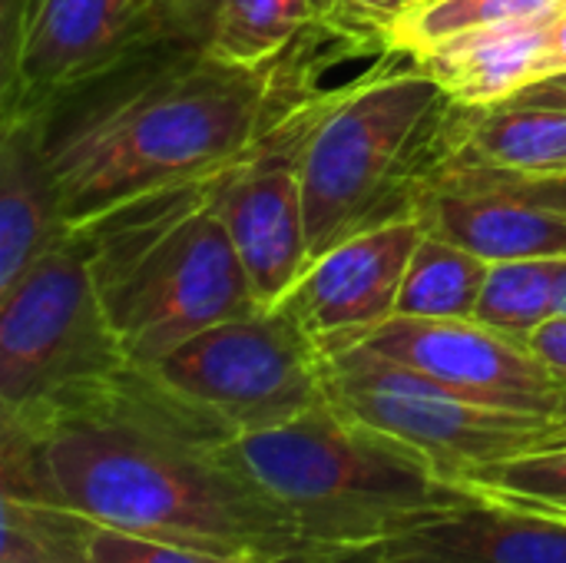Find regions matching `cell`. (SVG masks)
<instances>
[{
    "label": "cell",
    "instance_id": "obj_36",
    "mask_svg": "<svg viewBox=\"0 0 566 563\" xmlns=\"http://www.w3.org/2000/svg\"><path fill=\"white\" fill-rule=\"evenodd\" d=\"M564 315H566V302H564Z\"/></svg>",
    "mask_w": 566,
    "mask_h": 563
},
{
    "label": "cell",
    "instance_id": "obj_22",
    "mask_svg": "<svg viewBox=\"0 0 566 563\" xmlns=\"http://www.w3.org/2000/svg\"><path fill=\"white\" fill-rule=\"evenodd\" d=\"M564 7L566 0H415L391 23V30L405 50L424 53L428 46L448 37L481 27H497V23L547 17Z\"/></svg>",
    "mask_w": 566,
    "mask_h": 563
},
{
    "label": "cell",
    "instance_id": "obj_34",
    "mask_svg": "<svg viewBox=\"0 0 566 563\" xmlns=\"http://www.w3.org/2000/svg\"><path fill=\"white\" fill-rule=\"evenodd\" d=\"M282 563H308V554H298V557H285Z\"/></svg>",
    "mask_w": 566,
    "mask_h": 563
},
{
    "label": "cell",
    "instance_id": "obj_19",
    "mask_svg": "<svg viewBox=\"0 0 566 563\" xmlns=\"http://www.w3.org/2000/svg\"><path fill=\"white\" fill-rule=\"evenodd\" d=\"M564 302L566 256L491 262L474 322L527 345L544 322L564 315Z\"/></svg>",
    "mask_w": 566,
    "mask_h": 563
},
{
    "label": "cell",
    "instance_id": "obj_16",
    "mask_svg": "<svg viewBox=\"0 0 566 563\" xmlns=\"http://www.w3.org/2000/svg\"><path fill=\"white\" fill-rule=\"evenodd\" d=\"M70 236L43 159L40 113H3L0 139V292Z\"/></svg>",
    "mask_w": 566,
    "mask_h": 563
},
{
    "label": "cell",
    "instance_id": "obj_15",
    "mask_svg": "<svg viewBox=\"0 0 566 563\" xmlns=\"http://www.w3.org/2000/svg\"><path fill=\"white\" fill-rule=\"evenodd\" d=\"M557 13L468 30L428 46L418 60L454 103H501L547 76Z\"/></svg>",
    "mask_w": 566,
    "mask_h": 563
},
{
    "label": "cell",
    "instance_id": "obj_9",
    "mask_svg": "<svg viewBox=\"0 0 566 563\" xmlns=\"http://www.w3.org/2000/svg\"><path fill=\"white\" fill-rule=\"evenodd\" d=\"M169 37L186 33L166 0H3V113L40 110Z\"/></svg>",
    "mask_w": 566,
    "mask_h": 563
},
{
    "label": "cell",
    "instance_id": "obj_30",
    "mask_svg": "<svg viewBox=\"0 0 566 563\" xmlns=\"http://www.w3.org/2000/svg\"><path fill=\"white\" fill-rule=\"evenodd\" d=\"M566 445V415L560 418H551L547 421V435H544V441H541V448H564ZM537 448V451H541Z\"/></svg>",
    "mask_w": 566,
    "mask_h": 563
},
{
    "label": "cell",
    "instance_id": "obj_24",
    "mask_svg": "<svg viewBox=\"0 0 566 563\" xmlns=\"http://www.w3.org/2000/svg\"><path fill=\"white\" fill-rule=\"evenodd\" d=\"M90 548L96 563H282L249 554H219L202 548H182L169 541H153L143 534H129L119 528L96 524L90 528Z\"/></svg>",
    "mask_w": 566,
    "mask_h": 563
},
{
    "label": "cell",
    "instance_id": "obj_26",
    "mask_svg": "<svg viewBox=\"0 0 566 563\" xmlns=\"http://www.w3.org/2000/svg\"><path fill=\"white\" fill-rule=\"evenodd\" d=\"M166 7L186 37L206 43L209 27H212V13H216V0H166Z\"/></svg>",
    "mask_w": 566,
    "mask_h": 563
},
{
    "label": "cell",
    "instance_id": "obj_35",
    "mask_svg": "<svg viewBox=\"0 0 566 563\" xmlns=\"http://www.w3.org/2000/svg\"><path fill=\"white\" fill-rule=\"evenodd\" d=\"M411 3H415V0H408V7H411Z\"/></svg>",
    "mask_w": 566,
    "mask_h": 563
},
{
    "label": "cell",
    "instance_id": "obj_25",
    "mask_svg": "<svg viewBox=\"0 0 566 563\" xmlns=\"http://www.w3.org/2000/svg\"><path fill=\"white\" fill-rule=\"evenodd\" d=\"M527 348H531L557 378H564L566 382V315H557V319L544 322V325L531 335Z\"/></svg>",
    "mask_w": 566,
    "mask_h": 563
},
{
    "label": "cell",
    "instance_id": "obj_29",
    "mask_svg": "<svg viewBox=\"0 0 566 563\" xmlns=\"http://www.w3.org/2000/svg\"><path fill=\"white\" fill-rule=\"evenodd\" d=\"M566 73V7L554 20V33H551V63H547V76Z\"/></svg>",
    "mask_w": 566,
    "mask_h": 563
},
{
    "label": "cell",
    "instance_id": "obj_7",
    "mask_svg": "<svg viewBox=\"0 0 566 563\" xmlns=\"http://www.w3.org/2000/svg\"><path fill=\"white\" fill-rule=\"evenodd\" d=\"M325 392L335 411L411 445L458 481L537 451L551 421L474 405L358 345L325 355Z\"/></svg>",
    "mask_w": 566,
    "mask_h": 563
},
{
    "label": "cell",
    "instance_id": "obj_8",
    "mask_svg": "<svg viewBox=\"0 0 566 563\" xmlns=\"http://www.w3.org/2000/svg\"><path fill=\"white\" fill-rule=\"evenodd\" d=\"M129 365L76 232L0 292V411Z\"/></svg>",
    "mask_w": 566,
    "mask_h": 563
},
{
    "label": "cell",
    "instance_id": "obj_31",
    "mask_svg": "<svg viewBox=\"0 0 566 563\" xmlns=\"http://www.w3.org/2000/svg\"><path fill=\"white\" fill-rule=\"evenodd\" d=\"M308 563H375L368 551H355V554H308Z\"/></svg>",
    "mask_w": 566,
    "mask_h": 563
},
{
    "label": "cell",
    "instance_id": "obj_20",
    "mask_svg": "<svg viewBox=\"0 0 566 563\" xmlns=\"http://www.w3.org/2000/svg\"><path fill=\"white\" fill-rule=\"evenodd\" d=\"M315 17H322L315 0H216L206 50L226 63L262 70Z\"/></svg>",
    "mask_w": 566,
    "mask_h": 563
},
{
    "label": "cell",
    "instance_id": "obj_14",
    "mask_svg": "<svg viewBox=\"0 0 566 563\" xmlns=\"http://www.w3.org/2000/svg\"><path fill=\"white\" fill-rule=\"evenodd\" d=\"M368 554L375 563H566V518L481 494Z\"/></svg>",
    "mask_w": 566,
    "mask_h": 563
},
{
    "label": "cell",
    "instance_id": "obj_2",
    "mask_svg": "<svg viewBox=\"0 0 566 563\" xmlns=\"http://www.w3.org/2000/svg\"><path fill=\"white\" fill-rule=\"evenodd\" d=\"M269 66H235L169 37L40 106L43 159L66 229L239 163L265 126Z\"/></svg>",
    "mask_w": 566,
    "mask_h": 563
},
{
    "label": "cell",
    "instance_id": "obj_1",
    "mask_svg": "<svg viewBox=\"0 0 566 563\" xmlns=\"http://www.w3.org/2000/svg\"><path fill=\"white\" fill-rule=\"evenodd\" d=\"M232 441L226 421L153 368L123 365L0 411V498L182 548L269 561L305 554L292 518Z\"/></svg>",
    "mask_w": 566,
    "mask_h": 563
},
{
    "label": "cell",
    "instance_id": "obj_23",
    "mask_svg": "<svg viewBox=\"0 0 566 563\" xmlns=\"http://www.w3.org/2000/svg\"><path fill=\"white\" fill-rule=\"evenodd\" d=\"M464 484L494 501L521 508H557L566 504V445L527 451L497 465H488L464 478Z\"/></svg>",
    "mask_w": 566,
    "mask_h": 563
},
{
    "label": "cell",
    "instance_id": "obj_17",
    "mask_svg": "<svg viewBox=\"0 0 566 563\" xmlns=\"http://www.w3.org/2000/svg\"><path fill=\"white\" fill-rule=\"evenodd\" d=\"M441 159L566 176V110L560 106H464L451 100L441 116Z\"/></svg>",
    "mask_w": 566,
    "mask_h": 563
},
{
    "label": "cell",
    "instance_id": "obj_13",
    "mask_svg": "<svg viewBox=\"0 0 566 563\" xmlns=\"http://www.w3.org/2000/svg\"><path fill=\"white\" fill-rule=\"evenodd\" d=\"M298 143L259 139L216 176V209L262 309H275L308 265Z\"/></svg>",
    "mask_w": 566,
    "mask_h": 563
},
{
    "label": "cell",
    "instance_id": "obj_12",
    "mask_svg": "<svg viewBox=\"0 0 566 563\" xmlns=\"http://www.w3.org/2000/svg\"><path fill=\"white\" fill-rule=\"evenodd\" d=\"M421 236L424 226L411 212L375 222L318 252L275 309L289 312L325 355L358 345L395 319Z\"/></svg>",
    "mask_w": 566,
    "mask_h": 563
},
{
    "label": "cell",
    "instance_id": "obj_10",
    "mask_svg": "<svg viewBox=\"0 0 566 563\" xmlns=\"http://www.w3.org/2000/svg\"><path fill=\"white\" fill-rule=\"evenodd\" d=\"M411 216L484 262L566 256V176L438 159L411 186Z\"/></svg>",
    "mask_w": 566,
    "mask_h": 563
},
{
    "label": "cell",
    "instance_id": "obj_5",
    "mask_svg": "<svg viewBox=\"0 0 566 563\" xmlns=\"http://www.w3.org/2000/svg\"><path fill=\"white\" fill-rule=\"evenodd\" d=\"M451 96L424 70L391 73L335 96L302 133L298 179L308 262L328 246L411 212L408 173Z\"/></svg>",
    "mask_w": 566,
    "mask_h": 563
},
{
    "label": "cell",
    "instance_id": "obj_27",
    "mask_svg": "<svg viewBox=\"0 0 566 563\" xmlns=\"http://www.w3.org/2000/svg\"><path fill=\"white\" fill-rule=\"evenodd\" d=\"M501 103H517V106H560V110H566V73L544 76V80L517 90L514 96H507Z\"/></svg>",
    "mask_w": 566,
    "mask_h": 563
},
{
    "label": "cell",
    "instance_id": "obj_6",
    "mask_svg": "<svg viewBox=\"0 0 566 563\" xmlns=\"http://www.w3.org/2000/svg\"><path fill=\"white\" fill-rule=\"evenodd\" d=\"M153 372L235 435L282 428L328 405L325 352L282 309L219 322L182 342Z\"/></svg>",
    "mask_w": 566,
    "mask_h": 563
},
{
    "label": "cell",
    "instance_id": "obj_32",
    "mask_svg": "<svg viewBox=\"0 0 566 563\" xmlns=\"http://www.w3.org/2000/svg\"><path fill=\"white\" fill-rule=\"evenodd\" d=\"M521 508V504H517ZM531 511H541V514H554V518H566V504H557V508H531Z\"/></svg>",
    "mask_w": 566,
    "mask_h": 563
},
{
    "label": "cell",
    "instance_id": "obj_33",
    "mask_svg": "<svg viewBox=\"0 0 566 563\" xmlns=\"http://www.w3.org/2000/svg\"><path fill=\"white\" fill-rule=\"evenodd\" d=\"M342 0H315V7H318V13H328V10H335Z\"/></svg>",
    "mask_w": 566,
    "mask_h": 563
},
{
    "label": "cell",
    "instance_id": "obj_21",
    "mask_svg": "<svg viewBox=\"0 0 566 563\" xmlns=\"http://www.w3.org/2000/svg\"><path fill=\"white\" fill-rule=\"evenodd\" d=\"M90 528L83 514L0 498V563H96Z\"/></svg>",
    "mask_w": 566,
    "mask_h": 563
},
{
    "label": "cell",
    "instance_id": "obj_18",
    "mask_svg": "<svg viewBox=\"0 0 566 563\" xmlns=\"http://www.w3.org/2000/svg\"><path fill=\"white\" fill-rule=\"evenodd\" d=\"M488 272L491 262H484L481 256L434 232H424L411 252L395 315L431 319V322L474 319Z\"/></svg>",
    "mask_w": 566,
    "mask_h": 563
},
{
    "label": "cell",
    "instance_id": "obj_3",
    "mask_svg": "<svg viewBox=\"0 0 566 563\" xmlns=\"http://www.w3.org/2000/svg\"><path fill=\"white\" fill-rule=\"evenodd\" d=\"M216 176L156 189L73 229L129 365L153 368L192 335L262 309L216 209Z\"/></svg>",
    "mask_w": 566,
    "mask_h": 563
},
{
    "label": "cell",
    "instance_id": "obj_4",
    "mask_svg": "<svg viewBox=\"0 0 566 563\" xmlns=\"http://www.w3.org/2000/svg\"><path fill=\"white\" fill-rule=\"evenodd\" d=\"M232 451L285 508L305 554L375 551L481 498L428 455L332 405L235 435Z\"/></svg>",
    "mask_w": 566,
    "mask_h": 563
},
{
    "label": "cell",
    "instance_id": "obj_11",
    "mask_svg": "<svg viewBox=\"0 0 566 563\" xmlns=\"http://www.w3.org/2000/svg\"><path fill=\"white\" fill-rule=\"evenodd\" d=\"M358 348L391 358L484 408L537 418L566 415L564 378H557L524 342L474 319L431 322L395 315L365 335Z\"/></svg>",
    "mask_w": 566,
    "mask_h": 563
},
{
    "label": "cell",
    "instance_id": "obj_28",
    "mask_svg": "<svg viewBox=\"0 0 566 563\" xmlns=\"http://www.w3.org/2000/svg\"><path fill=\"white\" fill-rule=\"evenodd\" d=\"M342 3H348V7H355V10H361V13H368V17H381L388 27L405 13V7H408V0H342Z\"/></svg>",
    "mask_w": 566,
    "mask_h": 563
}]
</instances>
